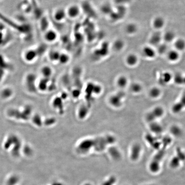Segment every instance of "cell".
Returning a JSON list of instances; mask_svg holds the SVG:
<instances>
[{"label":"cell","mask_w":185,"mask_h":185,"mask_svg":"<svg viewBox=\"0 0 185 185\" xmlns=\"http://www.w3.org/2000/svg\"><path fill=\"white\" fill-rule=\"evenodd\" d=\"M70 59L68 54L65 53H60L58 61L62 64H66L69 61Z\"/></svg>","instance_id":"f1b7e54d"},{"label":"cell","mask_w":185,"mask_h":185,"mask_svg":"<svg viewBox=\"0 0 185 185\" xmlns=\"http://www.w3.org/2000/svg\"><path fill=\"white\" fill-rule=\"evenodd\" d=\"M170 132L171 134L176 137H180L181 136L182 134V129L177 125L172 126L171 128Z\"/></svg>","instance_id":"484cf974"},{"label":"cell","mask_w":185,"mask_h":185,"mask_svg":"<svg viewBox=\"0 0 185 185\" xmlns=\"http://www.w3.org/2000/svg\"><path fill=\"white\" fill-rule=\"evenodd\" d=\"M125 97V95L123 92H121L120 94L115 96L112 98L111 103L113 105L116 107H120L123 104V101Z\"/></svg>","instance_id":"ffe728a7"},{"label":"cell","mask_w":185,"mask_h":185,"mask_svg":"<svg viewBox=\"0 0 185 185\" xmlns=\"http://www.w3.org/2000/svg\"><path fill=\"white\" fill-rule=\"evenodd\" d=\"M60 53L58 51H53L50 52L49 54V58L52 61H59Z\"/></svg>","instance_id":"f546056e"},{"label":"cell","mask_w":185,"mask_h":185,"mask_svg":"<svg viewBox=\"0 0 185 185\" xmlns=\"http://www.w3.org/2000/svg\"><path fill=\"white\" fill-rule=\"evenodd\" d=\"M185 108V93L181 96L180 100L174 104L172 108V110L174 114H178Z\"/></svg>","instance_id":"7c38bea8"},{"label":"cell","mask_w":185,"mask_h":185,"mask_svg":"<svg viewBox=\"0 0 185 185\" xmlns=\"http://www.w3.org/2000/svg\"><path fill=\"white\" fill-rule=\"evenodd\" d=\"M147 142H149V144L151 145L152 146H154V148H157L160 147V143L155 138V137H153L151 135L150 136H147L146 137Z\"/></svg>","instance_id":"83f0119b"},{"label":"cell","mask_w":185,"mask_h":185,"mask_svg":"<svg viewBox=\"0 0 185 185\" xmlns=\"http://www.w3.org/2000/svg\"><path fill=\"white\" fill-rule=\"evenodd\" d=\"M4 24L0 23V48L6 47L14 40V36Z\"/></svg>","instance_id":"7a4b0ae2"},{"label":"cell","mask_w":185,"mask_h":185,"mask_svg":"<svg viewBox=\"0 0 185 185\" xmlns=\"http://www.w3.org/2000/svg\"><path fill=\"white\" fill-rule=\"evenodd\" d=\"M58 38V33L54 30L48 29L45 31L44 34V39L46 42L49 43H53L55 42Z\"/></svg>","instance_id":"9c48e42d"},{"label":"cell","mask_w":185,"mask_h":185,"mask_svg":"<svg viewBox=\"0 0 185 185\" xmlns=\"http://www.w3.org/2000/svg\"><path fill=\"white\" fill-rule=\"evenodd\" d=\"M138 57L134 53H130L127 55L125 58V62L127 65L130 67L136 66L138 63Z\"/></svg>","instance_id":"5bb4252c"},{"label":"cell","mask_w":185,"mask_h":185,"mask_svg":"<svg viewBox=\"0 0 185 185\" xmlns=\"http://www.w3.org/2000/svg\"><path fill=\"white\" fill-rule=\"evenodd\" d=\"M67 17L71 19H75L79 17L80 15L81 9L78 5L73 4L70 5L66 9Z\"/></svg>","instance_id":"5b68a950"},{"label":"cell","mask_w":185,"mask_h":185,"mask_svg":"<svg viewBox=\"0 0 185 185\" xmlns=\"http://www.w3.org/2000/svg\"><path fill=\"white\" fill-rule=\"evenodd\" d=\"M173 75L169 72H164L159 78V82L162 85H166L173 79Z\"/></svg>","instance_id":"2e32d148"},{"label":"cell","mask_w":185,"mask_h":185,"mask_svg":"<svg viewBox=\"0 0 185 185\" xmlns=\"http://www.w3.org/2000/svg\"><path fill=\"white\" fill-rule=\"evenodd\" d=\"M176 39V34L174 31L168 30L162 34V41L165 43L168 44L174 42Z\"/></svg>","instance_id":"9a60e30c"},{"label":"cell","mask_w":185,"mask_h":185,"mask_svg":"<svg viewBox=\"0 0 185 185\" xmlns=\"http://www.w3.org/2000/svg\"><path fill=\"white\" fill-rule=\"evenodd\" d=\"M156 51L157 53L160 54H166L168 52V44L165 43V42H162L160 45L157 46Z\"/></svg>","instance_id":"603a6c76"},{"label":"cell","mask_w":185,"mask_h":185,"mask_svg":"<svg viewBox=\"0 0 185 185\" xmlns=\"http://www.w3.org/2000/svg\"><path fill=\"white\" fill-rule=\"evenodd\" d=\"M2 1V0H0V1Z\"/></svg>","instance_id":"836d02e7"},{"label":"cell","mask_w":185,"mask_h":185,"mask_svg":"<svg viewBox=\"0 0 185 185\" xmlns=\"http://www.w3.org/2000/svg\"><path fill=\"white\" fill-rule=\"evenodd\" d=\"M0 20H2V23L4 24L7 27L10 29L14 30L16 32H18L22 36L28 32L30 27L28 25L20 24L17 21L11 20L8 16H6L0 12Z\"/></svg>","instance_id":"6da1fadb"},{"label":"cell","mask_w":185,"mask_h":185,"mask_svg":"<svg viewBox=\"0 0 185 185\" xmlns=\"http://www.w3.org/2000/svg\"><path fill=\"white\" fill-rule=\"evenodd\" d=\"M142 53L143 56L148 59H155L157 54L155 48L150 45L143 46Z\"/></svg>","instance_id":"52a82bcc"},{"label":"cell","mask_w":185,"mask_h":185,"mask_svg":"<svg viewBox=\"0 0 185 185\" xmlns=\"http://www.w3.org/2000/svg\"><path fill=\"white\" fill-rule=\"evenodd\" d=\"M152 25L156 31H160L165 26V20L162 16H156L153 19Z\"/></svg>","instance_id":"30bf717a"},{"label":"cell","mask_w":185,"mask_h":185,"mask_svg":"<svg viewBox=\"0 0 185 185\" xmlns=\"http://www.w3.org/2000/svg\"><path fill=\"white\" fill-rule=\"evenodd\" d=\"M53 17L56 22H63L67 17L66 9L61 8L56 9L53 13Z\"/></svg>","instance_id":"ba28073f"},{"label":"cell","mask_w":185,"mask_h":185,"mask_svg":"<svg viewBox=\"0 0 185 185\" xmlns=\"http://www.w3.org/2000/svg\"><path fill=\"white\" fill-rule=\"evenodd\" d=\"M142 148L140 144L139 143H135L132 147L130 158L133 161H136L140 157L142 152Z\"/></svg>","instance_id":"8fae6325"},{"label":"cell","mask_w":185,"mask_h":185,"mask_svg":"<svg viewBox=\"0 0 185 185\" xmlns=\"http://www.w3.org/2000/svg\"><path fill=\"white\" fill-rule=\"evenodd\" d=\"M125 31L128 35H134L138 31V27L136 23L133 22H130L127 24L126 26Z\"/></svg>","instance_id":"d6986e66"},{"label":"cell","mask_w":185,"mask_h":185,"mask_svg":"<svg viewBox=\"0 0 185 185\" xmlns=\"http://www.w3.org/2000/svg\"><path fill=\"white\" fill-rule=\"evenodd\" d=\"M117 84L118 86L121 88H125L128 85V78L126 76H121L117 79Z\"/></svg>","instance_id":"d4e9b609"},{"label":"cell","mask_w":185,"mask_h":185,"mask_svg":"<svg viewBox=\"0 0 185 185\" xmlns=\"http://www.w3.org/2000/svg\"><path fill=\"white\" fill-rule=\"evenodd\" d=\"M164 114V110L162 107L157 106L154 108L152 111L148 112L146 116V119L148 123L156 121L157 119L161 118Z\"/></svg>","instance_id":"3957f363"},{"label":"cell","mask_w":185,"mask_h":185,"mask_svg":"<svg viewBox=\"0 0 185 185\" xmlns=\"http://www.w3.org/2000/svg\"><path fill=\"white\" fill-rule=\"evenodd\" d=\"M130 90L133 93H139L142 90V86L138 83H133L130 86Z\"/></svg>","instance_id":"4316f807"},{"label":"cell","mask_w":185,"mask_h":185,"mask_svg":"<svg viewBox=\"0 0 185 185\" xmlns=\"http://www.w3.org/2000/svg\"><path fill=\"white\" fill-rule=\"evenodd\" d=\"M180 159L177 156H174L171 161L170 165L172 168H177L180 165Z\"/></svg>","instance_id":"1f68e13d"},{"label":"cell","mask_w":185,"mask_h":185,"mask_svg":"<svg viewBox=\"0 0 185 185\" xmlns=\"http://www.w3.org/2000/svg\"><path fill=\"white\" fill-rule=\"evenodd\" d=\"M167 59L171 63H175L180 60V53L175 49L169 50L166 54Z\"/></svg>","instance_id":"4fadbf2b"},{"label":"cell","mask_w":185,"mask_h":185,"mask_svg":"<svg viewBox=\"0 0 185 185\" xmlns=\"http://www.w3.org/2000/svg\"><path fill=\"white\" fill-rule=\"evenodd\" d=\"M174 49L179 52H183L185 50V40L182 38L175 39L174 42Z\"/></svg>","instance_id":"ac0fdd59"},{"label":"cell","mask_w":185,"mask_h":185,"mask_svg":"<svg viewBox=\"0 0 185 185\" xmlns=\"http://www.w3.org/2000/svg\"><path fill=\"white\" fill-rule=\"evenodd\" d=\"M173 79L177 85H185V76L181 73H177L173 75Z\"/></svg>","instance_id":"7402d4cb"},{"label":"cell","mask_w":185,"mask_h":185,"mask_svg":"<svg viewBox=\"0 0 185 185\" xmlns=\"http://www.w3.org/2000/svg\"><path fill=\"white\" fill-rule=\"evenodd\" d=\"M125 42L121 39H117L114 42L113 48L116 52H120L124 48Z\"/></svg>","instance_id":"44dd1931"},{"label":"cell","mask_w":185,"mask_h":185,"mask_svg":"<svg viewBox=\"0 0 185 185\" xmlns=\"http://www.w3.org/2000/svg\"><path fill=\"white\" fill-rule=\"evenodd\" d=\"M41 73L45 76H49L52 74V69L49 66H44L41 69Z\"/></svg>","instance_id":"4dcf8cb0"},{"label":"cell","mask_w":185,"mask_h":185,"mask_svg":"<svg viewBox=\"0 0 185 185\" xmlns=\"http://www.w3.org/2000/svg\"><path fill=\"white\" fill-rule=\"evenodd\" d=\"M38 57V52L34 48H29L24 51L22 58L24 60L28 63L34 62Z\"/></svg>","instance_id":"277c9868"},{"label":"cell","mask_w":185,"mask_h":185,"mask_svg":"<svg viewBox=\"0 0 185 185\" xmlns=\"http://www.w3.org/2000/svg\"><path fill=\"white\" fill-rule=\"evenodd\" d=\"M149 123V128L150 131L154 133V134L159 135L162 133L163 129L161 124L158 123L156 121Z\"/></svg>","instance_id":"e0dca14e"},{"label":"cell","mask_w":185,"mask_h":185,"mask_svg":"<svg viewBox=\"0 0 185 185\" xmlns=\"http://www.w3.org/2000/svg\"><path fill=\"white\" fill-rule=\"evenodd\" d=\"M12 92L11 90H9V89H6L5 90L2 91V97L4 98H8V97H10L9 96H11Z\"/></svg>","instance_id":"d6a6232c"},{"label":"cell","mask_w":185,"mask_h":185,"mask_svg":"<svg viewBox=\"0 0 185 185\" xmlns=\"http://www.w3.org/2000/svg\"><path fill=\"white\" fill-rule=\"evenodd\" d=\"M162 41V34L160 31H156L150 35L149 40V45L157 47Z\"/></svg>","instance_id":"8992f818"},{"label":"cell","mask_w":185,"mask_h":185,"mask_svg":"<svg viewBox=\"0 0 185 185\" xmlns=\"http://www.w3.org/2000/svg\"><path fill=\"white\" fill-rule=\"evenodd\" d=\"M149 96L153 99H157L161 95V90L157 87L150 89L149 92Z\"/></svg>","instance_id":"cb8c5ba5"}]
</instances>
